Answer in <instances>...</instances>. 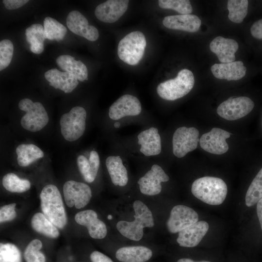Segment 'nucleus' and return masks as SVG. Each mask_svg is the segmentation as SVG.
Wrapping results in <instances>:
<instances>
[{
    "label": "nucleus",
    "mask_w": 262,
    "mask_h": 262,
    "mask_svg": "<svg viewBox=\"0 0 262 262\" xmlns=\"http://www.w3.org/2000/svg\"><path fill=\"white\" fill-rule=\"evenodd\" d=\"M41 208L43 214L56 227L64 228L67 219L62 197L53 184L45 186L40 194Z\"/></svg>",
    "instance_id": "obj_1"
},
{
    "label": "nucleus",
    "mask_w": 262,
    "mask_h": 262,
    "mask_svg": "<svg viewBox=\"0 0 262 262\" xmlns=\"http://www.w3.org/2000/svg\"><path fill=\"white\" fill-rule=\"evenodd\" d=\"M191 192L196 197L203 202L218 205L225 200L228 188L221 179L207 176L196 180L192 185Z\"/></svg>",
    "instance_id": "obj_2"
},
{
    "label": "nucleus",
    "mask_w": 262,
    "mask_h": 262,
    "mask_svg": "<svg viewBox=\"0 0 262 262\" xmlns=\"http://www.w3.org/2000/svg\"><path fill=\"white\" fill-rule=\"evenodd\" d=\"M133 207L135 213L134 220L132 222L120 221L116 224V228L123 236L137 241L143 236L144 228L152 227L154 223L151 212L142 201H135Z\"/></svg>",
    "instance_id": "obj_3"
},
{
    "label": "nucleus",
    "mask_w": 262,
    "mask_h": 262,
    "mask_svg": "<svg viewBox=\"0 0 262 262\" xmlns=\"http://www.w3.org/2000/svg\"><path fill=\"white\" fill-rule=\"evenodd\" d=\"M195 83L193 73L184 68L180 70L176 78L160 83L157 87V92L164 99L175 100L188 94Z\"/></svg>",
    "instance_id": "obj_4"
},
{
    "label": "nucleus",
    "mask_w": 262,
    "mask_h": 262,
    "mask_svg": "<svg viewBox=\"0 0 262 262\" xmlns=\"http://www.w3.org/2000/svg\"><path fill=\"white\" fill-rule=\"evenodd\" d=\"M146 46V39L143 33L134 31L127 34L120 41L117 47V54L124 63L135 66L142 59Z\"/></svg>",
    "instance_id": "obj_5"
},
{
    "label": "nucleus",
    "mask_w": 262,
    "mask_h": 262,
    "mask_svg": "<svg viewBox=\"0 0 262 262\" xmlns=\"http://www.w3.org/2000/svg\"><path fill=\"white\" fill-rule=\"evenodd\" d=\"M19 108L26 112L20 123L25 130L36 132L44 128L49 120L48 113L42 103L33 102L29 98H24L18 103Z\"/></svg>",
    "instance_id": "obj_6"
},
{
    "label": "nucleus",
    "mask_w": 262,
    "mask_h": 262,
    "mask_svg": "<svg viewBox=\"0 0 262 262\" xmlns=\"http://www.w3.org/2000/svg\"><path fill=\"white\" fill-rule=\"evenodd\" d=\"M86 115L84 108L76 106L68 113L62 115L60 119V130L66 140L75 141L83 134L86 127Z\"/></svg>",
    "instance_id": "obj_7"
},
{
    "label": "nucleus",
    "mask_w": 262,
    "mask_h": 262,
    "mask_svg": "<svg viewBox=\"0 0 262 262\" xmlns=\"http://www.w3.org/2000/svg\"><path fill=\"white\" fill-rule=\"evenodd\" d=\"M254 106L253 100L247 97H230L222 102L216 111L223 118L232 121L247 115L253 110Z\"/></svg>",
    "instance_id": "obj_8"
},
{
    "label": "nucleus",
    "mask_w": 262,
    "mask_h": 262,
    "mask_svg": "<svg viewBox=\"0 0 262 262\" xmlns=\"http://www.w3.org/2000/svg\"><path fill=\"white\" fill-rule=\"evenodd\" d=\"M198 136L199 131L196 128L180 127L178 128L172 138L173 154L180 158L196 149L199 142Z\"/></svg>",
    "instance_id": "obj_9"
},
{
    "label": "nucleus",
    "mask_w": 262,
    "mask_h": 262,
    "mask_svg": "<svg viewBox=\"0 0 262 262\" xmlns=\"http://www.w3.org/2000/svg\"><path fill=\"white\" fill-rule=\"evenodd\" d=\"M64 199L66 205L77 209L84 207L92 197L90 187L86 184L74 180L66 181L63 187Z\"/></svg>",
    "instance_id": "obj_10"
},
{
    "label": "nucleus",
    "mask_w": 262,
    "mask_h": 262,
    "mask_svg": "<svg viewBox=\"0 0 262 262\" xmlns=\"http://www.w3.org/2000/svg\"><path fill=\"white\" fill-rule=\"evenodd\" d=\"M198 220V214L193 209L178 205L172 209L166 225L170 232L176 233L195 224Z\"/></svg>",
    "instance_id": "obj_11"
},
{
    "label": "nucleus",
    "mask_w": 262,
    "mask_h": 262,
    "mask_svg": "<svg viewBox=\"0 0 262 262\" xmlns=\"http://www.w3.org/2000/svg\"><path fill=\"white\" fill-rule=\"evenodd\" d=\"M227 131L213 128L209 132L203 134L199 139L200 147L205 151L213 154L221 155L229 150L226 141L230 136Z\"/></svg>",
    "instance_id": "obj_12"
},
{
    "label": "nucleus",
    "mask_w": 262,
    "mask_h": 262,
    "mask_svg": "<svg viewBox=\"0 0 262 262\" xmlns=\"http://www.w3.org/2000/svg\"><path fill=\"white\" fill-rule=\"evenodd\" d=\"M169 180L162 168L153 164L145 175L138 181L141 192L146 195L154 196L159 194L162 190L161 182Z\"/></svg>",
    "instance_id": "obj_13"
},
{
    "label": "nucleus",
    "mask_w": 262,
    "mask_h": 262,
    "mask_svg": "<svg viewBox=\"0 0 262 262\" xmlns=\"http://www.w3.org/2000/svg\"><path fill=\"white\" fill-rule=\"evenodd\" d=\"M142 111L139 99L131 95H124L110 107L109 116L112 120H118L127 116L139 115Z\"/></svg>",
    "instance_id": "obj_14"
},
{
    "label": "nucleus",
    "mask_w": 262,
    "mask_h": 262,
    "mask_svg": "<svg viewBox=\"0 0 262 262\" xmlns=\"http://www.w3.org/2000/svg\"><path fill=\"white\" fill-rule=\"evenodd\" d=\"M66 23L73 33L89 41H95L99 37L98 29L94 26L89 25L86 18L78 11L73 10L68 14Z\"/></svg>",
    "instance_id": "obj_15"
},
{
    "label": "nucleus",
    "mask_w": 262,
    "mask_h": 262,
    "mask_svg": "<svg viewBox=\"0 0 262 262\" xmlns=\"http://www.w3.org/2000/svg\"><path fill=\"white\" fill-rule=\"evenodd\" d=\"M129 2L128 0H107L97 6L95 10V16L103 22H116L127 11Z\"/></svg>",
    "instance_id": "obj_16"
},
{
    "label": "nucleus",
    "mask_w": 262,
    "mask_h": 262,
    "mask_svg": "<svg viewBox=\"0 0 262 262\" xmlns=\"http://www.w3.org/2000/svg\"><path fill=\"white\" fill-rule=\"evenodd\" d=\"M75 220L78 224L86 227L90 236L94 239H103L107 235L105 223L98 218L97 213L93 210H86L78 213Z\"/></svg>",
    "instance_id": "obj_17"
},
{
    "label": "nucleus",
    "mask_w": 262,
    "mask_h": 262,
    "mask_svg": "<svg viewBox=\"0 0 262 262\" xmlns=\"http://www.w3.org/2000/svg\"><path fill=\"white\" fill-rule=\"evenodd\" d=\"M209 47L221 63H228L235 61L239 45L234 39L217 36L211 42Z\"/></svg>",
    "instance_id": "obj_18"
},
{
    "label": "nucleus",
    "mask_w": 262,
    "mask_h": 262,
    "mask_svg": "<svg viewBox=\"0 0 262 262\" xmlns=\"http://www.w3.org/2000/svg\"><path fill=\"white\" fill-rule=\"evenodd\" d=\"M213 75L216 78L227 81H237L244 78L247 68L241 61L228 63L214 64L211 67Z\"/></svg>",
    "instance_id": "obj_19"
},
{
    "label": "nucleus",
    "mask_w": 262,
    "mask_h": 262,
    "mask_svg": "<svg viewBox=\"0 0 262 262\" xmlns=\"http://www.w3.org/2000/svg\"><path fill=\"white\" fill-rule=\"evenodd\" d=\"M209 225L204 221H197L179 232L177 242L182 247H193L196 246L205 235Z\"/></svg>",
    "instance_id": "obj_20"
},
{
    "label": "nucleus",
    "mask_w": 262,
    "mask_h": 262,
    "mask_svg": "<svg viewBox=\"0 0 262 262\" xmlns=\"http://www.w3.org/2000/svg\"><path fill=\"white\" fill-rule=\"evenodd\" d=\"M163 24L168 29L195 33L199 30L201 21L195 15H178L165 16Z\"/></svg>",
    "instance_id": "obj_21"
},
{
    "label": "nucleus",
    "mask_w": 262,
    "mask_h": 262,
    "mask_svg": "<svg viewBox=\"0 0 262 262\" xmlns=\"http://www.w3.org/2000/svg\"><path fill=\"white\" fill-rule=\"evenodd\" d=\"M138 144L141 145L140 152L145 156L159 154L162 150V145L158 130L151 127L140 132L138 135Z\"/></svg>",
    "instance_id": "obj_22"
},
{
    "label": "nucleus",
    "mask_w": 262,
    "mask_h": 262,
    "mask_svg": "<svg viewBox=\"0 0 262 262\" xmlns=\"http://www.w3.org/2000/svg\"><path fill=\"white\" fill-rule=\"evenodd\" d=\"M44 76L49 82V85L65 93L71 92L79 84L78 80L74 75L68 72H61L56 68L47 71Z\"/></svg>",
    "instance_id": "obj_23"
},
{
    "label": "nucleus",
    "mask_w": 262,
    "mask_h": 262,
    "mask_svg": "<svg viewBox=\"0 0 262 262\" xmlns=\"http://www.w3.org/2000/svg\"><path fill=\"white\" fill-rule=\"evenodd\" d=\"M152 251L144 246H130L120 248L115 253L121 262H145L150 259Z\"/></svg>",
    "instance_id": "obj_24"
},
{
    "label": "nucleus",
    "mask_w": 262,
    "mask_h": 262,
    "mask_svg": "<svg viewBox=\"0 0 262 262\" xmlns=\"http://www.w3.org/2000/svg\"><path fill=\"white\" fill-rule=\"evenodd\" d=\"M106 166L115 185L125 186L128 181V172L119 156H110L106 159Z\"/></svg>",
    "instance_id": "obj_25"
},
{
    "label": "nucleus",
    "mask_w": 262,
    "mask_h": 262,
    "mask_svg": "<svg viewBox=\"0 0 262 262\" xmlns=\"http://www.w3.org/2000/svg\"><path fill=\"white\" fill-rule=\"evenodd\" d=\"M56 62L62 69L72 74L80 81L88 80L87 68L81 61L75 60L69 55H62L56 59Z\"/></svg>",
    "instance_id": "obj_26"
},
{
    "label": "nucleus",
    "mask_w": 262,
    "mask_h": 262,
    "mask_svg": "<svg viewBox=\"0 0 262 262\" xmlns=\"http://www.w3.org/2000/svg\"><path fill=\"white\" fill-rule=\"evenodd\" d=\"M17 161L22 167L29 165L44 156L43 151L37 146L32 144H23L16 148Z\"/></svg>",
    "instance_id": "obj_27"
},
{
    "label": "nucleus",
    "mask_w": 262,
    "mask_h": 262,
    "mask_svg": "<svg viewBox=\"0 0 262 262\" xmlns=\"http://www.w3.org/2000/svg\"><path fill=\"white\" fill-rule=\"evenodd\" d=\"M27 41L30 45L31 51L35 54L41 53L44 49L45 39L44 27L39 24H34L27 28L25 31Z\"/></svg>",
    "instance_id": "obj_28"
},
{
    "label": "nucleus",
    "mask_w": 262,
    "mask_h": 262,
    "mask_svg": "<svg viewBox=\"0 0 262 262\" xmlns=\"http://www.w3.org/2000/svg\"><path fill=\"white\" fill-rule=\"evenodd\" d=\"M33 229L36 232L48 237L56 238L59 236V231L56 227L42 213H35L31 220Z\"/></svg>",
    "instance_id": "obj_29"
},
{
    "label": "nucleus",
    "mask_w": 262,
    "mask_h": 262,
    "mask_svg": "<svg viewBox=\"0 0 262 262\" xmlns=\"http://www.w3.org/2000/svg\"><path fill=\"white\" fill-rule=\"evenodd\" d=\"M248 4L247 0H228L227 8L229 19L234 23H242L248 14Z\"/></svg>",
    "instance_id": "obj_30"
},
{
    "label": "nucleus",
    "mask_w": 262,
    "mask_h": 262,
    "mask_svg": "<svg viewBox=\"0 0 262 262\" xmlns=\"http://www.w3.org/2000/svg\"><path fill=\"white\" fill-rule=\"evenodd\" d=\"M67 32L66 28L56 19L46 17L44 20V33L45 39L50 40H62Z\"/></svg>",
    "instance_id": "obj_31"
},
{
    "label": "nucleus",
    "mask_w": 262,
    "mask_h": 262,
    "mask_svg": "<svg viewBox=\"0 0 262 262\" xmlns=\"http://www.w3.org/2000/svg\"><path fill=\"white\" fill-rule=\"evenodd\" d=\"M4 188L12 193H23L31 188L30 181L19 178L16 174L9 173L5 175L2 181Z\"/></svg>",
    "instance_id": "obj_32"
},
{
    "label": "nucleus",
    "mask_w": 262,
    "mask_h": 262,
    "mask_svg": "<svg viewBox=\"0 0 262 262\" xmlns=\"http://www.w3.org/2000/svg\"><path fill=\"white\" fill-rule=\"evenodd\" d=\"M262 197V168L257 173L246 193L245 201L247 207L257 203Z\"/></svg>",
    "instance_id": "obj_33"
},
{
    "label": "nucleus",
    "mask_w": 262,
    "mask_h": 262,
    "mask_svg": "<svg viewBox=\"0 0 262 262\" xmlns=\"http://www.w3.org/2000/svg\"><path fill=\"white\" fill-rule=\"evenodd\" d=\"M42 247V243L38 239L32 240L27 246L24 253L26 262H45L46 258L43 253L40 251Z\"/></svg>",
    "instance_id": "obj_34"
},
{
    "label": "nucleus",
    "mask_w": 262,
    "mask_h": 262,
    "mask_svg": "<svg viewBox=\"0 0 262 262\" xmlns=\"http://www.w3.org/2000/svg\"><path fill=\"white\" fill-rule=\"evenodd\" d=\"M158 5L161 8L174 10L180 15L190 14L193 11L188 0H159Z\"/></svg>",
    "instance_id": "obj_35"
},
{
    "label": "nucleus",
    "mask_w": 262,
    "mask_h": 262,
    "mask_svg": "<svg viewBox=\"0 0 262 262\" xmlns=\"http://www.w3.org/2000/svg\"><path fill=\"white\" fill-rule=\"evenodd\" d=\"M21 254L18 248L11 243L0 245V262H21Z\"/></svg>",
    "instance_id": "obj_36"
},
{
    "label": "nucleus",
    "mask_w": 262,
    "mask_h": 262,
    "mask_svg": "<svg viewBox=\"0 0 262 262\" xmlns=\"http://www.w3.org/2000/svg\"><path fill=\"white\" fill-rule=\"evenodd\" d=\"M14 52L12 42L8 39L0 42V70L7 67L10 64Z\"/></svg>",
    "instance_id": "obj_37"
},
{
    "label": "nucleus",
    "mask_w": 262,
    "mask_h": 262,
    "mask_svg": "<svg viewBox=\"0 0 262 262\" xmlns=\"http://www.w3.org/2000/svg\"><path fill=\"white\" fill-rule=\"evenodd\" d=\"M77 163L84 180L88 183L93 182L96 177L93 172L89 160L84 156L80 155L77 159Z\"/></svg>",
    "instance_id": "obj_38"
},
{
    "label": "nucleus",
    "mask_w": 262,
    "mask_h": 262,
    "mask_svg": "<svg viewBox=\"0 0 262 262\" xmlns=\"http://www.w3.org/2000/svg\"><path fill=\"white\" fill-rule=\"evenodd\" d=\"M16 203L4 205L0 209V222L3 223L13 220L16 215Z\"/></svg>",
    "instance_id": "obj_39"
},
{
    "label": "nucleus",
    "mask_w": 262,
    "mask_h": 262,
    "mask_svg": "<svg viewBox=\"0 0 262 262\" xmlns=\"http://www.w3.org/2000/svg\"><path fill=\"white\" fill-rule=\"evenodd\" d=\"M249 31L252 37L256 40L262 41V18L253 22Z\"/></svg>",
    "instance_id": "obj_40"
},
{
    "label": "nucleus",
    "mask_w": 262,
    "mask_h": 262,
    "mask_svg": "<svg viewBox=\"0 0 262 262\" xmlns=\"http://www.w3.org/2000/svg\"><path fill=\"white\" fill-rule=\"evenodd\" d=\"M88 160L93 172L94 175L97 177L100 164L99 157L98 152L95 150H92L90 152Z\"/></svg>",
    "instance_id": "obj_41"
},
{
    "label": "nucleus",
    "mask_w": 262,
    "mask_h": 262,
    "mask_svg": "<svg viewBox=\"0 0 262 262\" xmlns=\"http://www.w3.org/2000/svg\"><path fill=\"white\" fill-rule=\"evenodd\" d=\"M29 2L28 0H3L2 2L8 10L18 9Z\"/></svg>",
    "instance_id": "obj_42"
},
{
    "label": "nucleus",
    "mask_w": 262,
    "mask_h": 262,
    "mask_svg": "<svg viewBox=\"0 0 262 262\" xmlns=\"http://www.w3.org/2000/svg\"><path fill=\"white\" fill-rule=\"evenodd\" d=\"M90 259L92 262H113L108 256L98 251L91 254Z\"/></svg>",
    "instance_id": "obj_43"
},
{
    "label": "nucleus",
    "mask_w": 262,
    "mask_h": 262,
    "mask_svg": "<svg viewBox=\"0 0 262 262\" xmlns=\"http://www.w3.org/2000/svg\"><path fill=\"white\" fill-rule=\"evenodd\" d=\"M256 210L257 215L262 230V197L257 202Z\"/></svg>",
    "instance_id": "obj_44"
},
{
    "label": "nucleus",
    "mask_w": 262,
    "mask_h": 262,
    "mask_svg": "<svg viewBox=\"0 0 262 262\" xmlns=\"http://www.w3.org/2000/svg\"><path fill=\"white\" fill-rule=\"evenodd\" d=\"M177 262H211L210 261H197L196 262L188 258H182L179 260Z\"/></svg>",
    "instance_id": "obj_45"
},
{
    "label": "nucleus",
    "mask_w": 262,
    "mask_h": 262,
    "mask_svg": "<svg viewBox=\"0 0 262 262\" xmlns=\"http://www.w3.org/2000/svg\"><path fill=\"white\" fill-rule=\"evenodd\" d=\"M120 126V124L119 122H115L114 124V127L116 128H118Z\"/></svg>",
    "instance_id": "obj_46"
},
{
    "label": "nucleus",
    "mask_w": 262,
    "mask_h": 262,
    "mask_svg": "<svg viewBox=\"0 0 262 262\" xmlns=\"http://www.w3.org/2000/svg\"><path fill=\"white\" fill-rule=\"evenodd\" d=\"M108 219H112V216L111 215H108L107 216Z\"/></svg>",
    "instance_id": "obj_47"
},
{
    "label": "nucleus",
    "mask_w": 262,
    "mask_h": 262,
    "mask_svg": "<svg viewBox=\"0 0 262 262\" xmlns=\"http://www.w3.org/2000/svg\"></svg>",
    "instance_id": "obj_48"
}]
</instances>
